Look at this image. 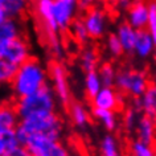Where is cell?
Returning a JSON list of instances; mask_svg holds the SVG:
<instances>
[{
    "instance_id": "cell-1",
    "label": "cell",
    "mask_w": 156,
    "mask_h": 156,
    "mask_svg": "<svg viewBox=\"0 0 156 156\" xmlns=\"http://www.w3.org/2000/svg\"><path fill=\"white\" fill-rule=\"evenodd\" d=\"M48 78L49 70H46L38 58L32 57L25 64L19 66V72L11 83L12 94L16 99L32 95L48 86Z\"/></svg>"
},
{
    "instance_id": "cell-2",
    "label": "cell",
    "mask_w": 156,
    "mask_h": 156,
    "mask_svg": "<svg viewBox=\"0 0 156 156\" xmlns=\"http://www.w3.org/2000/svg\"><path fill=\"white\" fill-rule=\"evenodd\" d=\"M57 103L58 99L54 94L52 86H49V85L32 95L15 101V106H16V110L21 120L30 118L33 115L56 112Z\"/></svg>"
},
{
    "instance_id": "cell-3",
    "label": "cell",
    "mask_w": 156,
    "mask_h": 156,
    "mask_svg": "<svg viewBox=\"0 0 156 156\" xmlns=\"http://www.w3.org/2000/svg\"><path fill=\"white\" fill-rule=\"evenodd\" d=\"M151 78L146 70H139L134 68H122L118 70L115 89L126 97L132 99L142 98L146 93L148 85L151 83Z\"/></svg>"
},
{
    "instance_id": "cell-4",
    "label": "cell",
    "mask_w": 156,
    "mask_h": 156,
    "mask_svg": "<svg viewBox=\"0 0 156 156\" xmlns=\"http://www.w3.org/2000/svg\"><path fill=\"white\" fill-rule=\"evenodd\" d=\"M20 124L32 136L42 135L53 140H60L64 132V123L57 112L33 115L30 118L23 119Z\"/></svg>"
},
{
    "instance_id": "cell-5",
    "label": "cell",
    "mask_w": 156,
    "mask_h": 156,
    "mask_svg": "<svg viewBox=\"0 0 156 156\" xmlns=\"http://www.w3.org/2000/svg\"><path fill=\"white\" fill-rule=\"evenodd\" d=\"M49 78L52 81V89L56 94L58 102L68 107L72 103V94L68 82V73L64 64L60 61H53L49 66Z\"/></svg>"
},
{
    "instance_id": "cell-6",
    "label": "cell",
    "mask_w": 156,
    "mask_h": 156,
    "mask_svg": "<svg viewBox=\"0 0 156 156\" xmlns=\"http://www.w3.org/2000/svg\"><path fill=\"white\" fill-rule=\"evenodd\" d=\"M82 20L91 40H101L105 37L108 25V16L105 8L99 5H93L90 9L83 12Z\"/></svg>"
},
{
    "instance_id": "cell-7",
    "label": "cell",
    "mask_w": 156,
    "mask_h": 156,
    "mask_svg": "<svg viewBox=\"0 0 156 156\" xmlns=\"http://www.w3.org/2000/svg\"><path fill=\"white\" fill-rule=\"evenodd\" d=\"M30 58V48L23 37L8 42H0V60L21 66Z\"/></svg>"
},
{
    "instance_id": "cell-8",
    "label": "cell",
    "mask_w": 156,
    "mask_h": 156,
    "mask_svg": "<svg viewBox=\"0 0 156 156\" xmlns=\"http://www.w3.org/2000/svg\"><path fill=\"white\" fill-rule=\"evenodd\" d=\"M27 148L33 156H70L68 148L60 140H53L42 135H34Z\"/></svg>"
},
{
    "instance_id": "cell-9",
    "label": "cell",
    "mask_w": 156,
    "mask_h": 156,
    "mask_svg": "<svg viewBox=\"0 0 156 156\" xmlns=\"http://www.w3.org/2000/svg\"><path fill=\"white\" fill-rule=\"evenodd\" d=\"M80 9L78 2L76 0H54L53 3V15L61 32L69 30L70 25L77 19V12Z\"/></svg>"
},
{
    "instance_id": "cell-10",
    "label": "cell",
    "mask_w": 156,
    "mask_h": 156,
    "mask_svg": "<svg viewBox=\"0 0 156 156\" xmlns=\"http://www.w3.org/2000/svg\"><path fill=\"white\" fill-rule=\"evenodd\" d=\"M148 19H150V7L148 3L134 2L126 11V23H128L135 30H147Z\"/></svg>"
},
{
    "instance_id": "cell-11",
    "label": "cell",
    "mask_w": 156,
    "mask_h": 156,
    "mask_svg": "<svg viewBox=\"0 0 156 156\" xmlns=\"http://www.w3.org/2000/svg\"><path fill=\"white\" fill-rule=\"evenodd\" d=\"M91 102L94 108H102V110H111V111H120L119 106V91L115 87H105L101 90L97 97Z\"/></svg>"
},
{
    "instance_id": "cell-12",
    "label": "cell",
    "mask_w": 156,
    "mask_h": 156,
    "mask_svg": "<svg viewBox=\"0 0 156 156\" xmlns=\"http://www.w3.org/2000/svg\"><path fill=\"white\" fill-rule=\"evenodd\" d=\"M115 34L118 36L120 44L123 46V50L126 54H134L135 52V44L138 38V30H135L132 27L126 23V20L119 23L116 27Z\"/></svg>"
},
{
    "instance_id": "cell-13",
    "label": "cell",
    "mask_w": 156,
    "mask_h": 156,
    "mask_svg": "<svg viewBox=\"0 0 156 156\" xmlns=\"http://www.w3.org/2000/svg\"><path fill=\"white\" fill-rule=\"evenodd\" d=\"M28 8L24 0H2L0 2V23L5 20H17Z\"/></svg>"
},
{
    "instance_id": "cell-14",
    "label": "cell",
    "mask_w": 156,
    "mask_h": 156,
    "mask_svg": "<svg viewBox=\"0 0 156 156\" xmlns=\"http://www.w3.org/2000/svg\"><path fill=\"white\" fill-rule=\"evenodd\" d=\"M135 134L138 140L154 146V143L156 142V119L143 114L138 123Z\"/></svg>"
},
{
    "instance_id": "cell-15",
    "label": "cell",
    "mask_w": 156,
    "mask_h": 156,
    "mask_svg": "<svg viewBox=\"0 0 156 156\" xmlns=\"http://www.w3.org/2000/svg\"><path fill=\"white\" fill-rule=\"evenodd\" d=\"M68 112L73 124L78 128H85L90 123L91 110H89L86 105L80 101H73L68 106Z\"/></svg>"
},
{
    "instance_id": "cell-16",
    "label": "cell",
    "mask_w": 156,
    "mask_h": 156,
    "mask_svg": "<svg viewBox=\"0 0 156 156\" xmlns=\"http://www.w3.org/2000/svg\"><path fill=\"white\" fill-rule=\"evenodd\" d=\"M20 123L21 118L15 103H3L0 107V130H16Z\"/></svg>"
},
{
    "instance_id": "cell-17",
    "label": "cell",
    "mask_w": 156,
    "mask_h": 156,
    "mask_svg": "<svg viewBox=\"0 0 156 156\" xmlns=\"http://www.w3.org/2000/svg\"><path fill=\"white\" fill-rule=\"evenodd\" d=\"M155 53H156V44L152 36L148 33V30L138 32V38H136L135 52H134L135 56H138L142 60H147V58L155 56Z\"/></svg>"
},
{
    "instance_id": "cell-18",
    "label": "cell",
    "mask_w": 156,
    "mask_h": 156,
    "mask_svg": "<svg viewBox=\"0 0 156 156\" xmlns=\"http://www.w3.org/2000/svg\"><path fill=\"white\" fill-rule=\"evenodd\" d=\"M91 116L102 126L107 132H114L119 126V119L116 111L102 110V108H91Z\"/></svg>"
},
{
    "instance_id": "cell-19",
    "label": "cell",
    "mask_w": 156,
    "mask_h": 156,
    "mask_svg": "<svg viewBox=\"0 0 156 156\" xmlns=\"http://www.w3.org/2000/svg\"><path fill=\"white\" fill-rule=\"evenodd\" d=\"M139 102L143 114L156 119V81H151L146 93L139 98Z\"/></svg>"
},
{
    "instance_id": "cell-20",
    "label": "cell",
    "mask_w": 156,
    "mask_h": 156,
    "mask_svg": "<svg viewBox=\"0 0 156 156\" xmlns=\"http://www.w3.org/2000/svg\"><path fill=\"white\" fill-rule=\"evenodd\" d=\"M80 65L85 73H90L95 72L99 68V56L98 52L95 50V48H83L80 53Z\"/></svg>"
},
{
    "instance_id": "cell-21",
    "label": "cell",
    "mask_w": 156,
    "mask_h": 156,
    "mask_svg": "<svg viewBox=\"0 0 156 156\" xmlns=\"http://www.w3.org/2000/svg\"><path fill=\"white\" fill-rule=\"evenodd\" d=\"M20 146L16 130H0V155H8Z\"/></svg>"
},
{
    "instance_id": "cell-22",
    "label": "cell",
    "mask_w": 156,
    "mask_h": 156,
    "mask_svg": "<svg viewBox=\"0 0 156 156\" xmlns=\"http://www.w3.org/2000/svg\"><path fill=\"white\" fill-rule=\"evenodd\" d=\"M21 37V25L17 20L0 23V42H8Z\"/></svg>"
},
{
    "instance_id": "cell-23",
    "label": "cell",
    "mask_w": 156,
    "mask_h": 156,
    "mask_svg": "<svg viewBox=\"0 0 156 156\" xmlns=\"http://www.w3.org/2000/svg\"><path fill=\"white\" fill-rule=\"evenodd\" d=\"M103 89V83L99 78L98 72H90L85 74V94L89 101H93L97 94Z\"/></svg>"
},
{
    "instance_id": "cell-24",
    "label": "cell",
    "mask_w": 156,
    "mask_h": 156,
    "mask_svg": "<svg viewBox=\"0 0 156 156\" xmlns=\"http://www.w3.org/2000/svg\"><path fill=\"white\" fill-rule=\"evenodd\" d=\"M97 72H98L99 78H101V81H102L105 87H115L118 69L114 66V64H111V62H108V61L102 62Z\"/></svg>"
},
{
    "instance_id": "cell-25",
    "label": "cell",
    "mask_w": 156,
    "mask_h": 156,
    "mask_svg": "<svg viewBox=\"0 0 156 156\" xmlns=\"http://www.w3.org/2000/svg\"><path fill=\"white\" fill-rule=\"evenodd\" d=\"M69 32L72 34V38H74L80 45H85L90 40V36H89V32L86 29V25H85L82 17H77L73 21V24L69 28Z\"/></svg>"
},
{
    "instance_id": "cell-26",
    "label": "cell",
    "mask_w": 156,
    "mask_h": 156,
    "mask_svg": "<svg viewBox=\"0 0 156 156\" xmlns=\"http://www.w3.org/2000/svg\"><path fill=\"white\" fill-rule=\"evenodd\" d=\"M128 156H156V148L152 144L143 143L140 140L135 139L131 140L127 146Z\"/></svg>"
},
{
    "instance_id": "cell-27",
    "label": "cell",
    "mask_w": 156,
    "mask_h": 156,
    "mask_svg": "<svg viewBox=\"0 0 156 156\" xmlns=\"http://www.w3.org/2000/svg\"><path fill=\"white\" fill-rule=\"evenodd\" d=\"M142 112L136 108L128 106L126 110L123 111V118H122V123L123 127L127 132H135L136 127H138V123L140 118H142Z\"/></svg>"
},
{
    "instance_id": "cell-28",
    "label": "cell",
    "mask_w": 156,
    "mask_h": 156,
    "mask_svg": "<svg viewBox=\"0 0 156 156\" xmlns=\"http://www.w3.org/2000/svg\"><path fill=\"white\" fill-rule=\"evenodd\" d=\"M101 154L102 156H122L119 143L112 134L105 135L101 140Z\"/></svg>"
},
{
    "instance_id": "cell-29",
    "label": "cell",
    "mask_w": 156,
    "mask_h": 156,
    "mask_svg": "<svg viewBox=\"0 0 156 156\" xmlns=\"http://www.w3.org/2000/svg\"><path fill=\"white\" fill-rule=\"evenodd\" d=\"M105 46H106V52L111 58H119L124 54L123 46L120 44L118 36L115 33H108L105 41Z\"/></svg>"
},
{
    "instance_id": "cell-30",
    "label": "cell",
    "mask_w": 156,
    "mask_h": 156,
    "mask_svg": "<svg viewBox=\"0 0 156 156\" xmlns=\"http://www.w3.org/2000/svg\"><path fill=\"white\" fill-rule=\"evenodd\" d=\"M19 72V66L8 61L0 60V81L3 83H12Z\"/></svg>"
},
{
    "instance_id": "cell-31",
    "label": "cell",
    "mask_w": 156,
    "mask_h": 156,
    "mask_svg": "<svg viewBox=\"0 0 156 156\" xmlns=\"http://www.w3.org/2000/svg\"><path fill=\"white\" fill-rule=\"evenodd\" d=\"M148 7H150V19H148L147 30L156 44V2L148 3Z\"/></svg>"
},
{
    "instance_id": "cell-32",
    "label": "cell",
    "mask_w": 156,
    "mask_h": 156,
    "mask_svg": "<svg viewBox=\"0 0 156 156\" xmlns=\"http://www.w3.org/2000/svg\"><path fill=\"white\" fill-rule=\"evenodd\" d=\"M0 156H33V155L30 154V151L27 147L20 146L19 148H16L13 152H11V154H8V155H0Z\"/></svg>"
},
{
    "instance_id": "cell-33",
    "label": "cell",
    "mask_w": 156,
    "mask_h": 156,
    "mask_svg": "<svg viewBox=\"0 0 156 156\" xmlns=\"http://www.w3.org/2000/svg\"><path fill=\"white\" fill-rule=\"evenodd\" d=\"M154 58H155V62H156V53H155V56H154Z\"/></svg>"
},
{
    "instance_id": "cell-34",
    "label": "cell",
    "mask_w": 156,
    "mask_h": 156,
    "mask_svg": "<svg viewBox=\"0 0 156 156\" xmlns=\"http://www.w3.org/2000/svg\"><path fill=\"white\" fill-rule=\"evenodd\" d=\"M127 156H128V155H127Z\"/></svg>"
}]
</instances>
